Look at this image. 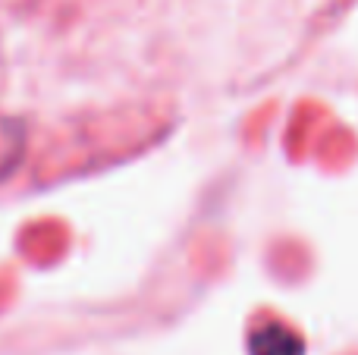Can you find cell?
<instances>
[{
  "label": "cell",
  "mask_w": 358,
  "mask_h": 355,
  "mask_svg": "<svg viewBox=\"0 0 358 355\" xmlns=\"http://www.w3.org/2000/svg\"><path fill=\"white\" fill-rule=\"evenodd\" d=\"M19 151H22V138H19V129L13 123H3L0 119V176L10 173L19 161Z\"/></svg>",
  "instance_id": "cell-1"
}]
</instances>
